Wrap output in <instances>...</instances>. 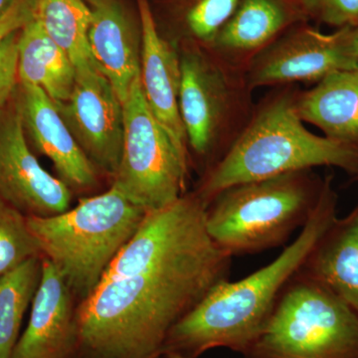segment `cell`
<instances>
[{"label": "cell", "instance_id": "11", "mask_svg": "<svg viewBox=\"0 0 358 358\" xmlns=\"http://www.w3.org/2000/svg\"><path fill=\"white\" fill-rule=\"evenodd\" d=\"M84 154L100 171L114 176L124 141V105L98 68L76 73L66 102L55 103Z\"/></svg>", "mask_w": 358, "mask_h": 358}, {"label": "cell", "instance_id": "14", "mask_svg": "<svg viewBox=\"0 0 358 358\" xmlns=\"http://www.w3.org/2000/svg\"><path fill=\"white\" fill-rule=\"evenodd\" d=\"M141 26V84L148 107L188 160V143L179 110L180 57L157 30L148 0H138Z\"/></svg>", "mask_w": 358, "mask_h": 358}, {"label": "cell", "instance_id": "3", "mask_svg": "<svg viewBox=\"0 0 358 358\" xmlns=\"http://www.w3.org/2000/svg\"><path fill=\"white\" fill-rule=\"evenodd\" d=\"M296 94L282 91L260 106L197 194L209 205L226 188L317 166H334L358 180V147L317 136L296 112Z\"/></svg>", "mask_w": 358, "mask_h": 358}, {"label": "cell", "instance_id": "25", "mask_svg": "<svg viewBox=\"0 0 358 358\" xmlns=\"http://www.w3.org/2000/svg\"><path fill=\"white\" fill-rule=\"evenodd\" d=\"M13 33L0 45V108L10 101L17 83L18 78V36Z\"/></svg>", "mask_w": 358, "mask_h": 358}, {"label": "cell", "instance_id": "6", "mask_svg": "<svg viewBox=\"0 0 358 358\" xmlns=\"http://www.w3.org/2000/svg\"><path fill=\"white\" fill-rule=\"evenodd\" d=\"M244 358H358V313L331 289L296 273Z\"/></svg>", "mask_w": 358, "mask_h": 358}, {"label": "cell", "instance_id": "13", "mask_svg": "<svg viewBox=\"0 0 358 358\" xmlns=\"http://www.w3.org/2000/svg\"><path fill=\"white\" fill-rule=\"evenodd\" d=\"M78 301L55 266L42 257L38 289L11 358H75Z\"/></svg>", "mask_w": 358, "mask_h": 358}, {"label": "cell", "instance_id": "20", "mask_svg": "<svg viewBox=\"0 0 358 358\" xmlns=\"http://www.w3.org/2000/svg\"><path fill=\"white\" fill-rule=\"evenodd\" d=\"M35 17L67 54L76 73L95 67L89 47L91 9L86 0H36Z\"/></svg>", "mask_w": 358, "mask_h": 358}, {"label": "cell", "instance_id": "27", "mask_svg": "<svg viewBox=\"0 0 358 358\" xmlns=\"http://www.w3.org/2000/svg\"><path fill=\"white\" fill-rule=\"evenodd\" d=\"M14 0H0V17L13 6Z\"/></svg>", "mask_w": 358, "mask_h": 358}, {"label": "cell", "instance_id": "24", "mask_svg": "<svg viewBox=\"0 0 358 358\" xmlns=\"http://www.w3.org/2000/svg\"><path fill=\"white\" fill-rule=\"evenodd\" d=\"M301 3L308 14L327 25L358 28V0H301Z\"/></svg>", "mask_w": 358, "mask_h": 358}, {"label": "cell", "instance_id": "18", "mask_svg": "<svg viewBox=\"0 0 358 358\" xmlns=\"http://www.w3.org/2000/svg\"><path fill=\"white\" fill-rule=\"evenodd\" d=\"M296 108L301 121L327 138L358 147V69L324 78L296 96Z\"/></svg>", "mask_w": 358, "mask_h": 358}, {"label": "cell", "instance_id": "5", "mask_svg": "<svg viewBox=\"0 0 358 358\" xmlns=\"http://www.w3.org/2000/svg\"><path fill=\"white\" fill-rule=\"evenodd\" d=\"M322 186L312 169L231 186L207 206V231L231 257L282 246L312 217Z\"/></svg>", "mask_w": 358, "mask_h": 358}, {"label": "cell", "instance_id": "17", "mask_svg": "<svg viewBox=\"0 0 358 358\" xmlns=\"http://www.w3.org/2000/svg\"><path fill=\"white\" fill-rule=\"evenodd\" d=\"M299 271L358 313V204L345 217L331 221Z\"/></svg>", "mask_w": 358, "mask_h": 358}, {"label": "cell", "instance_id": "23", "mask_svg": "<svg viewBox=\"0 0 358 358\" xmlns=\"http://www.w3.org/2000/svg\"><path fill=\"white\" fill-rule=\"evenodd\" d=\"M239 2L240 0H193L185 15L188 32L202 43L213 44Z\"/></svg>", "mask_w": 358, "mask_h": 358}, {"label": "cell", "instance_id": "16", "mask_svg": "<svg viewBox=\"0 0 358 358\" xmlns=\"http://www.w3.org/2000/svg\"><path fill=\"white\" fill-rule=\"evenodd\" d=\"M294 15L284 0H240L211 46L228 64L246 67L293 22Z\"/></svg>", "mask_w": 358, "mask_h": 358}, {"label": "cell", "instance_id": "8", "mask_svg": "<svg viewBox=\"0 0 358 358\" xmlns=\"http://www.w3.org/2000/svg\"><path fill=\"white\" fill-rule=\"evenodd\" d=\"M179 57V110L187 143L199 157H213L214 166L234 143L230 134L250 88L239 68L217 55L186 50Z\"/></svg>", "mask_w": 358, "mask_h": 358}, {"label": "cell", "instance_id": "7", "mask_svg": "<svg viewBox=\"0 0 358 358\" xmlns=\"http://www.w3.org/2000/svg\"><path fill=\"white\" fill-rule=\"evenodd\" d=\"M122 105L124 141L112 186L147 211L164 208L185 194L188 160L148 107L140 75Z\"/></svg>", "mask_w": 358, "mask_h": 358}, {"label": "cell", "instance_id": "12", "mask_svg": "<svg viewBox=\"0 0 358 358\" xmlns=\"http://www.w3.org/2000/svg\"><path fill=\"white\" fill-rule=\"evenodd\" d=\"M20 85V96L16 103L25 134L34 147L51 160L58 178L71 192L95 188L100 171L78 145L55 103L36 85Z\"/></svg>", "mask_w": 358, "mask_h": 358}, {"label": "cell", "instance_id": "1", "mask_svg": "<svg viewBox=\"0 0 358 358\" xmlns=\"http://www.w3.org/2000/svg\"><path fill=\"white\" fill-rule=\"evenodd\" d=\"M196 192L148 211L76 310L75 358H160L176 324L219 282L232 257L206 228Z\"/></svg>", "mask_w": 358, "mask_h": 358}, {"label": "cell", "instance_id": "9", "mask_svg": "<svg viewBox=\"0 0 358 358\" xmlns=\"http://www.w3.org/2000/svg\"><path fill=\"white\" fill-rule=\"evenodd\" d=\"M358 69V28L320 32L303 26L274 40L245 68L250 89L319 83L343 71Z\"/></svg>", "mask_w": 358, "mask_h": 358}, {"label": "cell", "instance_id": "15", "mask_svg": "<svg viewBox=\"0 0 358 358\" xmlns=\"http://www.w3.org/2000/svg\"><path fill=\"white\" fill-rule=\"evenodd\" d=\"M86 1L91 9L89 47L92 58L124 103L141 72L138 37L119 0Z\"/></svg>", "mask_w": 358, "mask_h": 358}, {"label": "cell", "instance_id": "26", "mask_svg": "<svg viewBox=\"0 0 358 358\" xmlns=\"http://www.w3.org/2000/svg\"><path fill=\"white\" fill-rule=\"evenodd\" d=\"M35 9L36 0H14L13 6L0 17V45L34 17Z\"/></svg>", "mask_w": 358, "mask_h": 358}, {"label": "cell", "instance_id": "21", "mask_svg": "<svg viewBox=\"0 0 358 358\" xmlns=\"http://www.w3.org/2000/svg\"><path fill=\"white\" fill-rule=\"evenodd\" d=\"M42 257L0 275V358H11L20 339L21 322L38 289Z\"/></svg>", "mask_w": 358, "mask_h": 358}, {"label": "cell", "instance_id": "2", "mask_svg": "<svg viewBox=\"0 0 358 358\" xmlns=\"http://www.w3.org/2000/svg\"><path fill=\"white\" fill-rule=\"evenodd\" d=\"M338 194L333 176L324 178L322 195L300 234L265 267L237 282L226 280L171 329L162 357L197 358L213 348L248 352L267 324L287 282L336 217Z\"/></svg>", "mask_w": 358, "mask_h": 358}, {"label": "cell", "instance_id": "4", "mask_svg": "<svg viewBox=\"0 0 358 358\" xmlns=\"http://www.w3.org/2000/svg\"><path fill=\"white\" fill-rule=\"evenodd\" d=\"M147 212L110 186L63 213L30 216L27 223L42 257L62 275L79 305L100 285Z\"/></svg>", "mask_w": 358, "mask_h": 358}, {"label": "cell", "instance_id": "10", "mask_svg": "<svg viewBox=\"0 0 358 358\" xmlns=\"http://www.w3.org/2000/svg\"><path fill=\"white\" fill-rule=\"evenodd\" d=\"M0 199L26 217L58 215L72 201L70 188L30 150L16 101L0 108Z\"/></svg>", "mask_w": 358, "mask_h": 358}, {"label": "cell", "instance_id": "19", "mask_svg": "<svg viewBox=\"0 0 358 358\" xmlns=\"http://www.w3.org/2000/svg\"><path fill=\"white\" fill-rule=\"evenodd\" d=\"M18 78L20 83L40 87L55 103L66 102L76 83V69L70 58L35 16L18 36Z\"/></svg>", "mask_w": 358, "mask_h": 358}, {"label": "cell", "instance_id": "22", "mask_svg": "<svg viewBox=\"0 0 358 358\" xmlns=\"http://www.w3.org/2000/svg\"><path fill=\"white\" fill-rule=\"evenodd\" d=\"M34 257H42L41 251L27 217L0 199V275Z\"/></svg>", "mask_w": 358, "mask_h": 358}, {"label": "cell", "instance_id": "28", "mask_svg": "<svg viewBox=\"0 0 358 358\" xmlns=\"http://www.w3.org/2000/svg\"><path fill=\"white\" fill-rule=\"evenodd\" d=\"M166 358H187V357H182V355H167V357H166Z\"/></svg>", "mask_w": 358, "mask_h": 358}]
</instances>
